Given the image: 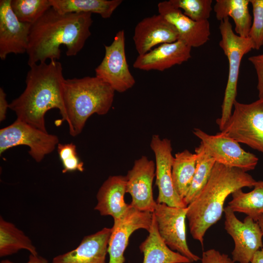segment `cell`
<instances>
[{"instance_id": "cell-24", "label": "cell", "mask_w": 263, "mask_h": 263, "mask_svg": "<svg viewBox=\"0 0 263 263\" xmlns=\"http://www.w3.org/2000/svg\"><path fill=\"white\" fill-rule=\"evenodd\" d=\"M196 154L188 150L176 153L173 157L172 182L176 191L182 200L189 190L196 170Z\"/></svg>"}, {"instance_id": "cell-17", "label": "cell", "mask_w": 263, "mask_h": 263, "mask_svg": "<svg viewBox=\"0 0 263 263\" xmlns=\"http://www.w3.org/2000/svg\"><path fill=\"white\" fill-rule=\"evenodd\" d=\"M158 13L171 23L177 30L179 39L192 47L205 44L210 35L208 20L197 22L193 20L179 9L172 5L169 0L159 2Z\"/></svg>"}, {"instance_id": "cell-38", "label": "cell", "mask_w": 263, "mask_h": 263, "mask_svg": "<svg viewBox=\"0 0 263 263\" xmlns=\"http://www.w3.org/2000/svg\"><path fill=\"white\" fill-rule=\"evenodd\" d=\"M262 55H263V54Z\"/></svg>"}, {"instance_id": "cell-30", "label": "cell", "mask_w": 263, "mask_h": 263, "mask_svg": "<svg viewBox=\"0 0 263 263\" xmlns=\"http://www.w3.org/2000/svg\"><path fill=\"white\" fill-rule=\"evenodd\" d=\"M57 152L63 166V173L74 171L83 172L84 163L77 156L76 147L73 143L58 144Z\"/></svg>"}, {"instance_id": "cell-5", "label": "cell", "mask_w": 263, "mask_h": 263, "mask_svg": "<svg viewBox=\"0 0 263 263\" xmlns=\"http://www.w3.org/2000/svg\"><path fill=\"white\" fill-rule=\"evenodd\" d=\"M219 29L221 39L219 46L228 61V75L222 105L221 116L216 122L221 131L230 117L233 105L236 100L239 70L244 55L254 49L250 38L237 35L232 29L229 18L220 21Z\"/></svg>"}, {"instance_id": "cell-15", "label": "cell", "mask_w": 263, "mask_h": 263, "mask_svg": "<svg viewBox=\"0 0 263 263\" xmlns=\"http://www.w3.org/2000/svg\"><path fill=\"white\" fill-rule=\"evenodd\" d=\"M11 0H0V58L27 52L31 24L20 21L11 6Z\"/></svg>"}, {"instance_id": "cell-7", "label": "cell", "mask_w": 263, "mask_h": 263, "mask_svg": "<svg viewBox=\"0 0 263 263\" xmlns=\"http://www.w3.org/2000/svg\"><path fill=\"white\" fill-rule=\"evenodd\" d=\"M58 141L56 135L16 119L0 130V154L11 148L25 145L29 148V155L40 162L55 150Z\"/></svg>"}, {"instance_id": "cell-10", "label": "cell", "mask_w": 263, "mask_h": 263, "mask_svg": "<svg viewBox=\"0 0 263 263\" xmlns=\"http://www.w3.org/2000/svg\"><path fill=\"white\" fill-rule=\"evenodd\" d=\"M187 210V207H176L157 203L153 214L159 234L164 243L192 263L201 258L193 253L188 245L185 224Z\"/></svg>"}, {"instance_id": "cell-3", "label": "cell", "mask_w": 263, "mask_h": 263, "mask_svg": "<svg viewBox=\"0 0 263 263\" xmlns=\"http://www.w3.org/2000/svg\"><path fill=\"white\" fill-rule=\"evenodd\" d=\"M256 182L247 172L216 162L207 182L187 206L192 238L203 246L206 232L221 219L227 196L238 189L254 187Z\"/></svg>"}, {"instance_id": "cell-27", "label": "cell", "mask_w": 263, "mask_h": 263, "mask_svg": "<svg viewBox=\"0 0 263 263\" xmlns=\"http://www.w3.org/2000/svg\"><path fill=\"white\" fill-rule=\"evenodd\" d=\"M195 153L197 155L196 170L188 192L183 200L187 207L206 185L216 163L201 143L195 149Z\"/></svg>"}, {"instance_id": "cell-33", "label": "cell", "mask_w": 263, "mask_h": 263, "mask_svg": "<svg viewBox=\"0 0 263 263\" xmlns=\"http://www.w3.org/2000/svg\"><path fill=\"white\" fill-rule=\"evenodd\" d=\"M248 60L254 66L256 72L259 98H263V55L251 56L248 58Z\"/></svg>"}, {"instance_id": "cell-25", "label": "cell", "mask_w": 263, "mask_h": 263, "mask_svg": "<svg viewBox=\"0 0 263 263\" xmlns=\"http://www.w3.org/2000/svg\"><path fill=\"white\" fill-rule=\"evenodd\" d=\"M25 249L31 254L38 255L31 239L16 225L0 217V257H3Z\"/></svg>"}, {"instance_id": "cell-20", "label": "cell", "mask_w": 263, "mask_h": 263, "mask_svg": "<svg viewBox=\"0 0 263 263\" xmlns=\"http://www.w3.org/2000/svg\"><path fill=\"white\" fill-rule=\"evenodd\" d=\"M126 176H109L100 187L94 209L102 216H111L113 220L122 217L130 207L124 200L126 193Z\"/></svg>"}, {"instance_id": "cell-18", "label": "cell", "mask_w": 263, "mask_h": 263, "mask_svg": "<svg viewBox=\"0 0 263 263\" xmlns=\"http://www.w3.org/2000/svg\"><path fill=\"white\" fill-rule=\"evenodd\" d=\"M191 48L179 39L161 44L144 55H138L133 67L143 71H163L188 61L191 56Z\"/></svg>"}, {"instance_id": "cell-29", "label": "cell", "mask_w": 263, "mask_h": 263, "mask_svg": "<svg viewBox=\"0 0 263 263\" xmlns=\"http://www.w3.org/2000/svg\"><path fill=\"white\" fill-rule=\"evenodd\" d=\"M187 17L200 22L208 20L212 11L211 0H169Z\"/></svg>"}, {"instance_id": "cell-13", "label": "cell", "mask_w": 263, "mask_h": 263, "mask_svg": "<svg viewBox=\"0 0 263 263\" xmlns=\"http://www.w3.org/2000/svg\"><path fill=\"white\" fill-rule=\"evenodd\" d=\"M155 163L146 156L135 160L126 175V193L132 197L131 206L145 212L153 213L157 202L153 197L152 184L155 177Z\"/></svg>"}, {"instance_id": "cell-36", "label": "cell", "mask_w": 263, "mask_h": 263, "mask_svg": "<svg viewBox=\"0 0 263 263\" xmlns=\"http://www.w3.org/2000/svg\"><path fill=\"white\" fill-rule=\"evenodd\" d=\"M250 263H263V247L255 253Z\"/></svg>"}, {"instance_id": "cell-22", "label": "cell", "mask_w": 263, "mask_h": 263, "mask_svg": "<svg viewBox=\"0 0 263 263\" xmlns=\"http://www.w3.org/2000/svg\"><path fill=\"white\" fill-rule=\"evenodd\" d=\"M249 0H216L214 7L216 17L221 21L231 18L235 23L236 34L248 38L252 25V17L249 12Z\"/></svg>"}, {"instance_id": "cell-11", "label": "cell", "mask_w": 263, "mask_h": 263, "mask_svg": "<svg viewBox=\"0 0 263 263\" xmlns=\"http://www.w3.org/2000/svg\"><path fill=\"white\" fill-rule=\"evenodd\" d=\"M224 213L225 229L234 242L232 260L234 263H250L255 253L263 247V233L260 226L247 216L241 221L228 206Z\"/></svg>"}, {"instance_id": "cell-37", "label": "cell", "mask_w": 263, "mask_h": 263, "mask_svg": "<svg viewBox=\"0 0 263 263\" xmlns=\"http://www.w3.org/2000/svg\"><path fill=\"white\" fill-rule=\"evenodd\" d=\"M257 222L260 226V228L263 233V214L258 218Z\"/></svg>"}, {"instance_id": "cell-21", "label": "cell", "mask_w": 263, "mask_h": 263, "mask_svg": "<svg viewBox=\"0 0 263 263\" xmlns=\"http://www.w3.org/2000/svg\"><path fill=\"white\" fill-rule=\"evenodd\" d=\"M149 233L148 237L139 246L143 254V263H191L187 257L171 250L164 243L159 234L153 214Z\"/></svg>"}, {"instance_id": "cell-35", "label": "cell", "mask_w": 263, "mask_h": 263, "mask_svg": "<svg viewBox=\"0 0 263 263\" xmlns=\"http://www.w3.org/2000/svg\"><path fill=\"white\" fill-rule=\"evenodd\" d=\"M0 263H15L8 260H2ZM25 263H48V261L38 255L30 254L28 261Z\"/></svg>"}, {"instance_id": "cell-19", "label": "cell", "mask_w": 263, "mask_h": 263, "mask_svg": "<svg viewBox=\"0 0 263 263\" xmlns=\"http://www.w3.org/2000/svg\"><path fill=\"white\" fill-rule=\"evenodd\" d=\"M112 228L85 236L75 249L55 257L52 263H106Z\"/></svg>"}, {"instance_id": "cell-34", "label": "cell", "mask_w": 263, "mask_h": 263, "mask_svg": "<svg viewBox=\"0 0 263 263\" xmlns=\"http://www.w3.org/2000/svg\"><path fill=\"white\" fill-rule=\"evenodd\" d=\"M9 104L6 100V94L2 88H0V121H3L6 118Z\"/></svg>"}, {"instance_id": "cell-1", "label": "cell", "mask_w": 263, "mask_h": 263, "mask_svg": "<svg viewBox=\"0 0 263 263\" xmlns=\"http://www.w3.org/2000/svg\"><path fill=\"white\" fill-rule=\"evenodd\" d=\"M93 21L91 13L61 14L51 7L31 24L26 52L28 65L59 59L62 45L66 46L68 56H76L91 34Z\"/></svg>"}, {"instance_id": "cell-4", "label": "cell", "mask_w": 263, "mask_h": 263, "mask_svg": "<svg viewBox=\"0 0 263 263\" xmlns=\"http://www.w3.org/2000/svg\"><path fill=\"white\" fill-rule=\"evenodd\" d=\"M114 93L110 85L96 76L64 79L63 121L68 124L70 135L80 134L93 114H107L112 106Z\"/></svg>"}, {"instance_id": "cell-32", "label": "cell", "mask_w": 263, "mask_h": 263, "mask_svg": "<svg viewBox=\"0 0 263 263\" xmlns=\"http://www.w3.org/2000/svg\"><path fill=\"white\" fill-rule=\"evenodd\" d=\"M201 260V263H235L227 255L214 249L204 251Z\"/></svg>"}, {"instance_id": "cell-23", "label": "cell", "mask_w": 263, "mask_h": 263, "mask_svg": "<svg viewBox=\"0 0 263 263\" xmlns=\"http://www.w3.org/2000/svg\"><path fill=\"white\" fill-rule=\"evenodd\" d=\"M122 0H50L51 6L61 14L95 13L103 19L111 17Z\"/></svg>"}, {"instance_id": "cell-31", "label": "cell", "mask_w": 263, "mask_h": 263, "mask_svg": "<svg viewBox=\"0 0 263 263\" xmlns=\"http://www.w3.org/2000/svg\"><path fill=\"white\" fill-rule=\"evenodd\" d=\"M252 7L253 21L248 37L254 49L259 50L263 45V0H249Z\"/></svg>"}, {"instance_id": "cell-12", "label": "cell", "mask_w": 263, "mask_h": 263, "mask_svg": "<svg viewBox=\"0 0 263 263\" xmlns=\"http://www.w3.org/2000/svg\"><path fill=\"white\" fill-rule=\"evenodd\" d=\"M150 147L155 159L156 185L158 189L156 202L173 207H187L176 191L172 182L171 169L174 156L171 141L154 134Z\"/></svg>"}, {"instance_id": "cell-6", "label": "cell", "mask_w": 263, "mask_h": 263, "mask_svg": "<svg viewBox=\"0 0 263 263\" xmlns=\"http://www.w3.org/2000/svg\"><path fill=\"white\" fill-rule=\"evenodd\" d=\"M220 132L263 153V98L249 104L236 100L233 112Z\"/></svg>"}, {"instance_id": "cell-28", "label": "cell", "mask_w": 263, "mask_h": 263, "mask_svg": "<svg viewBox=\"0 0 263 263\" xmlns=\"http://www.w3.org/2000/svg\"><path fill=\"white\" fill-rule=\"evenodd\" d=\"M11 6L20 21L31 24L52 7L50 0H11Z\"/></svg>"}, {"instance_id": "cell-2", "label": "cell", "mask_w": 263, "mask_h": 263, "mask_svg": "<svg viewBox=\"0 0 263 263\" xmlns=\"http://www.w3.org/2000/svg\"><path fill=\"white\" fill-rule=\"evenodd\" d=\"M30 67L24 91L9 104V108L15 113L17 120L47 132L45 115L49 110L58 109L61 121L65 117L63 101L65 78L62 64L58 61L51 60Z\"/></svg>"}, {"instance_id": "cell-9", "label": "cell", "mask_w": 263, "mask_h": 263, "mask_svg": "<svg viewBox=\"0 0 263 263\" xmlns=\"http://www.w3.org/2000/svg\"><path fill=\"white\" fill-rule=\"evenodd\" d=\"M193 133L217 163L245 172L255 169L258 164L259 159L255 154L246 151L239 143L221 132L211 135L195 128Z\"/></svg>"}, {"instance_id": "cell-8", "label": "cell", "mask_w": 263, "mask_h": 263, "mask_svg": "<svg viewBox=\"0 0 263 263\" xmlns=\"http://www.w3.org/2000/svg\"><path fill=\"white\" fill-rule=\"evenodd\" d=\"M104 47L105 55L95 69V76L110 85L115 92L124 93L135 83L126 59L124 30L119 31L112 43Z\"/></svg>"}, {"instance_id": "cell-16", "label": "cell", "mask_w": 263, "mask_h": 263, "mask_svg": "<svg viewBox=\"0 0 263 263\" xmlns=\"http://www.w3.org/2000/svg\"><path fill=\"white\" fill-rule=\"evenodd\" d=\"M179 39L175 27L158 14L146 17L138 22L133 40L139 55H144L157 45L171 43Z\"/></svg>"}, {"instance_id": "cell-26", "label": "cell", "mask_w": 263, "mask_h": 263, "mask_svg": "<svg viewBox=\"0 0 263 263\" xmlns=\"http://www.w3.org/2000/svg\"><path fill=\"white\" fill-rule=\"evenodd\" d=\"M231 195L232 199L227 206L234 212L244 213L256 222L263 214V181H257L249 192L240 188Z\"/></svg>"}, {"instance_id": "cell-14", "label": "cell", "mask_w": 263, "mask_h": 263, "mask_svg": "<svg viewBox=\"0 0 263 263\" xmlns=\"http://www.w3.org/2000/svg\"><path fill=\"white\" fill-rule=\"evenodd\" d=\"M152 219V213L139 211L130 205L122 217L114 220L108 247V263H125L124 254L130 236L139 229L149 232Z\"/></svg>"}]
</instances>
